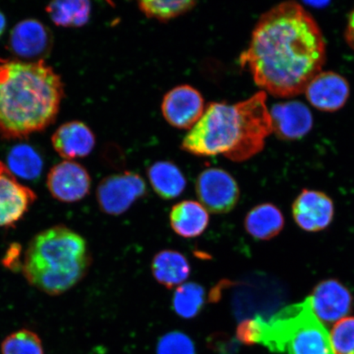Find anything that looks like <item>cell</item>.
I'll list each match as a JSON object with an SVG mask.
<instances>
[{
  "label": "cell",
  "mask_w": 354,
  "mask_h": 354,
  "mask_svg": "<svg viewBox=\"0 0 354 354\" xmlns=\"http://www.w3.org/2000/svg\"><path fill=\"white\" fill-rule=\"evenodd\" d=\"M91 4L84 0L55 1L48 3L46 12L55 24L63 28H81L90 19Z\"/></svg>",
  "instance_id": "44dd1931"
},
{
  "label": "cell",
  "mask_w": 354,
  "mask_h": 354,
  "mask_svg": "<svg viewBox=\"0 0 354 354\" xmlns=\"http://www.w3.org/2000/svg\"><path fill=\"white\" fill-rule=\"evenodd\" d=\"M313 107L323 112H335L346 104L349 86L346 79L333 72H321L304 91Z\"/></svg>",
  "instance_id": "4fadbf2b"
},
{
  "label": "cell",
  "mask_w": 354,
  "mask_h": 354,
  "mask_svg": "<svg viewBox=\"0 0 354 354\" xmlns=\"http://www.w3.org/2000/svg\"><path fill=\"white\" fill-rule=\"evenodd\" d=\"M295 223L309 232L328 227L334 216V205L326 194L317 190L304 189L292 207Z\"/></svg>",
  "instance_id": "8fae6325"
},
{
  "label": "cell",
  "mask_w": 354,
  "mask_h": 354,
  "mask_svg": "<svg viewBox=\"0 0 354 354\" xmlns=\"http://www.w3.org/2000/svg\"><path fill=\"white\" fill-rule=\"evenodd\" d=\"M55 151L66 160L88 156L94 149L95 136L85 123L66 122L57 128L52 136Z\"/></svg>",
  "instance_id": "9a60e30c"
},
{
  "label": "cell",
  "mask_w": 354,
  "mask_h": 354,
  "mask_svg": "<svg viewBox=\"0 0 354 354\" xmlns=\"http://www.w3.org/2000/svg\"><path fill=\"white\" fill-rule=\"evenodd\" d=\"M250 345L260 344L282 354H334L330 333L313 311L311 297L291 304L269 318L248 320Z\"/></svg>",
  "instance_id": "5b68a950"
},
{
  "label": "cell",
  "mask_w": 354,
  "mask_h": 354,
  "mask_svg": "<svg viewBox=\"0 0 354 354\" xmlns=\"http://www.w3.org/2000/svg\"><path fill=\"white\" fill-rule=\"evenodd\" d=\"M8 46L13 54L21 59L41 60L50 53L51 35L41 21L26 19L12 30Z\"/></svg>",
  "instance_id": "5bb4252c"
},
{
  "label": "cell",
  "mask_w": 354,
  "mask_h": 354,
  "mask_svg": "<svg viewBox=\"0 0 354 354\" xmlns=\"http://www.w3.org/2000/svg\"><path fill=\"white\" fill-rule=\"evenodd\" d=\"M162 113L171 126L192 129L205 111L201 93L192 86L181 85L168 91L161 105Z\"/></svg>",
  "instance_id": "ba28073f"
},
{
  "label": "cell",
  "mask_w": 354,
  "mask_h": 354,
  "mask_svg": "<svg viewBox=\"0 0 354 354\" xmlns=\"http://www.w3.org/2000/svg\"><path fill=\"white\" fill-rule=\"evenodd\" d=\"M148 178L154 192L165 201L181 196L187 187V179L175 163L158 161L148 168Z\"/></svg>",
  "instance_id": "d6986e66"
},
{
  "label": "cell",
  "mask_w": 354,
  "mask_h": 354,
  "mask_svg": "<svg viewBox=\"0 0 354 354\" xmlns=\"http://www.w3.org/2000/svg\"><path fill=\"white\" fill-rule=\"evenodd\" d=\"M345 38L354 51V8L349 13L346 30H345Z\"/></svg>",
  "instance_id": "83f0119b"
},
{
  "label": "cell",
  "mask_w": 354,
  "mask_h": 354,
  "mask_svg": "<svg viewBox=\"0 0 354 354\" xmlns=\"http://www.w3.org/2000/svg\"><path fill=\"white\" fill-rule=\"evenodd\" d=\"M272 132L267 94L261 91L236 104L207 105L180 147L196 156L223 154L233 162H243L262 151Z\"/></svg>",
  "instance_id": "7a4b0ae2"
},
{
  "label": "cell",
  "mask_w": 354,
  "mask_h": 354,
  "mask_svg": "<svg viewBox=\"0 0 354 354\" xmlns=\"http://www.w3.org/2000/svg\"><path fill=\"white\" fill-rule=\"evenodd\" d=\"M91 263L85 239L64 225H55L29 243L22 272L30 286L56 296L77 285Z\"/></svg>",
  "instance_id": "277c9868"
},
{
  "label": "cell",
  "mask_w": 354,
  "mask_h": 354,
  "mask_svg": "<svg viewBox=\"0 0 354 354\" xmlns=\"http://www.w3.org/2000/svg\"><path fill=\"white\" fill-rule=\"evenodd\" d=\"M59 75L44 60L0 65V134L21 139L55 120L64 97Z\"/></svg>",
  "instance_id": "3957f363"
},
{
  "label": "cell",
  "mask_w": 354,
  "mask_h": 354,
  "mask_svg": "<svg viewBox=\"0 0 354 354\" xmlns=\"http://www.w3.org/2000/svg\"><path fill=\"white\" fill-rule=\"evenodd\" d=\"M314 313L322 323L337 322L351 313L353 298L346 287L335 280L318 284L310 296Z\"/></svg>",
  "instance_id": "7c38bea8"
},
{
  "label": "cell",
  "mask_w": 354,
  "mask_h": 354,
  "mask_svg": "<svg viewBox=\"0 0 354 354\" xmlns=\"http://www.w3.org/2000/svg\"><path fill=\"white\" fill-rule=\"evenodd\" d=\"M157 354H196V346L187 335L171 331L159 339Z\"/></svg>",
  "instance_id": "4316f807"
},
{
  "label": "cell",
  "mask_w": 354,
  "mask_h": 354,
  "mask_svg": "<svg viewBox=\"0 0 354 354\" xmlns=\"http://www.w3.org/2000/svg\"><path fill=\"white\" fill-rule=\"evenodd\" d=\"M334 354H354V317H346L335 323L330 332Z\"/></svg>",
  "instance_id": "484cf974"
},
{
  "label": "cell",
  "mask_w": 354,
  "mask_h": 354,
  "mask_svg": "<svg viewBox=\"0 0 354 354\" xmlns=\"http://www.w3.org/2000/svg\"><path fill=\"white\" fill-rule=\"evenodd\" d=\"M273 132L282 139L301 138L311 130L313 117L307 106L300 102H287L274 106L271 112Z\"/></svg>",
  "instance_id": "2e32d148"
},
{
  "label": "cell",
  "mask_w": 354,
  "mask_h": 354,
  "mask_svg": "<svg viewBox=\"0 0 354 354\" xmlns=\"http://www.w3.org/2000/svg\"><path fill=\"white\" fill-rule=\"evenodd\" d=\"M325 61L319 26L296 2L281 3L261 16L240 57L257 86L282 98L304 92Z\"/></svg>",
  "instance_id": "6da1fadb"
},
{
  "label": "cell",
  "mask_w": 354,
  "mask_h": 354,
  "mask_svg": "<svg viewBox=\"0 0 354 354\" xmlns=\"http://www.w3.org/2000/svg\"><path fill=\"white\" fill-rule=\"evenodd\" d=\"M148 193L142 176L125 171L102 180L96 197L100 209L111 216H119L131 209L134 203Z\"/></svg>",
  "instance_id": "8992f818"
},
{
  "label": "cell",
  "mask_w": 354,
  "mask_h": 354,
  "mask_svg": "<svg viewBox=\"0 0 354 354\" xmlns=\"http://www.w3.org/2000/svg\"><path fill=\"white\" fill-rule=\"evenodd\" d=\"M2 354H44L41 339L29 330H21L8 335L1 344Z\"/></svg>",
  "instance_id": "d4e9b609"
},
{
  "label": "cell",
  "mask_w": 354,
  "mask_h": 354,
  "mask_svg": "<svg viewBox=\"0 0 354 354\" xmlns=\"http://www.w3.org/2000/svg\"><path fill=\"white\" fill-rule=\"evenodd\" d=\"M91 185V176L86 168L74 161L57 163L48 175V192L57 201L63 203L82 201L90 193Z\"/></svg>",
  "instance_id": "9c48e42d"
},
{
  "label": "cell",
  "mask_w": 354,
  "mask_h": 354,
  "mask_svg": "<svg viewBox=\"0 0 354 354\" xmlns=\"http://www.w3.org/2000/svg\"><path fill=\"white\" fill-rule=\"evenodd\" d=\"M284 224L281 212L272 203L257 205L248 212L245 219L246 232L259 241H269L277 236Z\"/></svg>",
  "instance_id": "ffe728a7"
},
{
  "label": "cell",
  "mask_w": 354,
  "mask_h": 354,
  "mask_svg": "<svg viewBox=\"0 0 354 354\" xmlns=\"http://www.w3.org/2000/svg\"><path fill=\"white\" fill-rule=\"evenodd\" d=\"M6 28V19L4 17L3 13L0 11V37L4 32V30Z\"/></svg>",
  "instance_id": "f1b7e54d"
},
{
  "label": "cell",
  "mask_w": 354,
  "mask_h": 354,
  "mask_svg": "<svg viewBox=\"0 0 354 354\" xmlns=\"http://www.w3.org/2000/svg\"><path fill=\"white\" fill-rule=\"evenodd\" d=\"M198 201L207 211L227 214L237 205L240 188L234 177L221 168L212 167L198 175L196 183Z\"/></svg>",
  "instance_id": "52a82bcc"
},
{
  "label": "cell",
  "mask_w": 354,
  "mask_h": 354,
  "mask_svg": "<svg viewBox=\"0 0 354 354\" xmlns=\"http://www.w3.org/2000/svg\"><path fill=\"white\" fill-rule=\"evenodd\" d=\"M8 168L15 176L33 180L39 178L43 170V160L32 146L17 145L8 154Z\"/></svg>",
  "instance_id": "7402d4cb"
},
{
  "label": "cell",
  "mask_w": 354,
  "mask_h": 354,
  "mask_svg": "<svg viewBox=\"0 0 354 354\" xmlns=\"http://www.w3.org/2000/svg\"><path fill=\"white\" fill-rule=\"evenodd\" d=\"M172 309L184 319L199 315L205 304V290L196 282H187L177 287L171 299Z\"/></svg>",
  "instance_id": "603a6c76"
},
{
  "label": "cell",
  "mask_w": 354,
  "mask_h": 354,
  "mask_svg": "<svg viewBox=\"0 0 354 354\" xmlns=\"http://www.w3.org/2000/svg\"><path fill=\"white\" fill-rule=\"evenodd\" d=\"M151 269L155 280L167 289L184 284L192 272L185 256L171 250L158 252L153 257Z\"/></svg>",
  "instance_id": "ac0fdd59"
},
{
  "label": "cell",
  "mask_w": 354,
  "mask_h": 354,
  "mask_svg": "<svg viewBox=\"0 0 354 354\" xmlns=\"http://www.w3.org/2000/svg\"><path fill=\"white\" fill-rule=\"evenodd\" d=\"M37 198L32 189L20 184L7 165L0 162V227L17 223Z\"/></svg>",
  "instance_id": "30bf717a"
},
{
  "label": "cell",
  "mask_w": 354,
  "mask_h": 354,
  "mask_svg": "<svg viewBox=\"0 0 354 354\" xmlns=\"http://www.w3.org/2000/svg\"><path fill=\"white\" fill-rule=\"evenodd\" d=\"M192 0H180V1H140V10L149 17L162 22L176 19L192 11L196 6Z\"/></svg>",
  "instance_id": "cb8c5ba5"
},
{
  "label": "cell",
  "mask_w": 354,
  "mask_h": 354,
  "mask_svg": "<svg viewBox=\"0 0 354 354\" xmlns=\"http://www.w3.org/2000/svg\"><path fill=\"white\" fill-rule=\"evenodd\" d=\"M170 224L171 229L179 236L196 238L201 236L209 227V212L197 201H181L172 207Z\"/></svg>",
  "instance_id": "e0dca14e"
}]
</instances>
